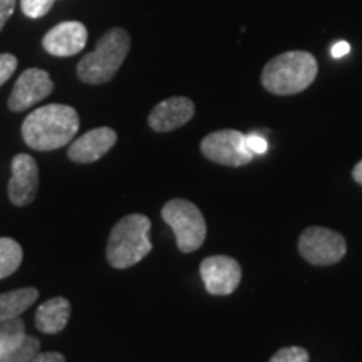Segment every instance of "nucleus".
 <instances>
[{"mask_svg": "<svg viewBox=\"0 0 362 362\" xmlns=\"http://www.w3.org/2000/svg\"><path fill=\"white\" fill-rule=\"evenodd\" d=\"M79 131V115L66 104H47L22 123V138L35 151H52L72 141Z\"/></svg>", "mask_w": 362, "mask_h": 362, "instance_id": "nucleus-1", "label": "nucleus"}, {"mask_svg": "<svg viewBox=\"0 0 362 362\" xmlns=\"http://www.w3.org/2000/svg\"><path fill=\"white\" fill-rule=\"evenodd\" d=\"M319 64L310 52L288 51L269 61L262 71V86L275 96H292L314 83Z\"/></svg>", "mask_w": 362, "mask_h": 362, "instance_id": "nucleus-2", "label": "nucleus"}, {"mask_svg": "<svg viewBox=\"0 0 362 362\" xmlns=\"http://www.w3.org/2000/svg\"><path fill=\"white\" fill-rule=\"evenodd\" d=\"M149 230L151 221L148 216L139 214L126 215L117 221L112 226L106 247L110 265L123 270L139 264L153 250Z\"/></svg>", "mask_w": 362, "mask_h": 362, "instance_id": "nucleus-3", "label": "nucleus"}, {"mask_svg": "<svg viewBox=\"0 0 362 362\" xmlns=\"http://www.w3.org/2000/svg\"><path fill=\"white\" fill-rule=\"evenodd\" d=\"M131 49V37L121 27L107 30L99 39L93 52L84 56L78 64V76L86 84H106L123 66Z\"/></svg>", "mask_w": 362, "mask_h": 362, "instance_id": "nucleus-4", "label": "nucleus"}, {"mask_svg": "<svg viewBox=\"0 0 362 362\" xmlns=\"http://www.w3.org/2000/svg\"><path fill=\"white\" fill-rule=\"evenodd\" d=\"M161 218L175 232L176 245L183 253L197 252L206 238L205 216L194 203L175 198L163 206Z\"/></svg>", "mask_w": 362, "mask_h": 362, "instance_id": "nucleus-5", "label": "nucleus"}, {"mask_svg": "<svg viewBox=\"0 0 362 362\" xmlns=\"http://www.w3.org/2000/svg\"><path fill=\"white\" fill-rule=\"evenodd\" d=\"M203 156L216 165L245 166L253 160V153L247 146V134L237 129H221L203 138L200 144Z\"/></svg>", "mask_w": 362, "mask_h": 362, "instance_id": "nucleus-6", "label": "nucleus"}, {"mask_svg": "<svg viewBox=\"0 0 362 362\" xmlns=\"http://www.w3.org/2000/svg\"><path fill=\"white\" fill-rule=\"evenodd\" d=\"M298 252L312 265H334L344 259L347 245L341 233L322 226H310L298 238Z\"/></svg>", "mask_w": 362, "mask_h": 362, "instance_id": "nucleus-7", "label": "nucleus"}, {"mask_svg": "<svg viewBox=\"0 0 362 362\" xmlns=\"http://www.w3.org/2000/svg\"><path fill=\"white\" fill-rule=\"evenodd\" d=\"M200 275L205 288L211 296H230L242 280V267L232 257H206L200 265Z\"/></svg>", "mask_w": 362, "mask_h": 362, "instance_id": "nucleus-8", "label": "nucleus"}, {"mask_svg": "<svg viewBox=\"0 0 362 362\" xmlns=\"http://www.w3.org/2000/svg\"><path fill=\"white\" fill-rule=\"evenodd\" d=\"M54 90L51 76L42 69H27L13 86L8 98V110L21 112L35 106Z\"/></svg>", "mask_w": 362, "mask_h": 362, "instance_id": "nucleus-9", "label": "nucleus"}, {"mask_svg": "<svg viewBox=\"0 0 362 362\" xmlns=\"http://www.w3.org/2000/svg\"><path fill=\"white\" fill-rule=\"evenodd\" d=\"M39 192V168L30 155H17L12 160V176L8 180V200L17 206L30 205Z\"/></svg>", "mask_w": 362, "mask_h": 362, "instance_id": "nucleus-10", "label": "nucleus"}, {"mask_svg": "<svg viewBox=\"0 0 362 362\" xmlns=\"http://www.w3.org/2000/svg\"><path fill=\"white\" fill-rule=\"evenodd\" d=\"M88 42V29L84 24L76 21L61 22L52 27L42 39V47L45 52L56 57H71L79 54Z\"/></svg>", "mask_w": 362, "mask_h": 362, "instance_id": "nucleus-11", "label": "nucleus"}, {"mask_svg": "<svg viewBox=\"0 0 362 362\" xmlns=\"http://www.w3.org/2000/svg\"><path fill=\"white\" fill-rule=\"evenodd\" d=\"M194 116V104L185 96L168 98L153 107L148 116L149 128L156 133H168L188 123Z\"/></svg>", "mask_w": 362, "mask_h": 362, "instance_id": "nucleus-12", "label": "nucleus"}, {"mask_svg": "<svg viewBox=\"0 0 362 362\" xmlns=\"http://www.w3.org/2000/svg\"><path fill=\"white\" fill-rule=\"evenodd\" d=\"M116 141L117 134L115 129L106 128V126H104V128L90 129L86 134L81 136V138L72 141L67 155H69V158L74 163L88 165V163L101 160V158L115 146Z\"/></svg>", "mask_w": 362, "mask_h": 362, "instance_id": "nucleus-13", "label": "nucleus"}, {"mask_svg": "<svg viewBox=\"0 0 362 362\" xmlns=\"http://www.w3.org/2000/svg\"><path fill=\"white\" fill-rule=\"evenodd\" d=\"M71 317V304L64 297H54L39 305L35 312V327L44 334H57L66 329Z\"/></svg>", "mask_w": 362, "mask_h": 362, "instance_id": "nucleus-14", "label": "nucleus"}, {"mask_svg": "<svg viewBox=\"0 0 362 362\" xmlns=\"http://www.w3.org/2000/svg\"><path fill=\"white\" fill-rule=\"evenodd\" d=\"M39 298V291L34 287L0 293V322L19 317Z\"/></svg>", "mask_w": 362, "mask_h": 362, "instance_id": "nucleus-15", "label": "nucleus"}, {"mask_svg": "<svg viewBox=\"0 0 362 362\" xmlns=\"http://www.w3.org/2000/svg\"><path fill=\"white\" fill-rule=\"evenodd\" d=\"M22 259H24V253L19 242L8 237L0 238V279L11 277L13 272H17Z\"/></svg>", "mask_w": 362, "mask_h": 362, "instance_id": "nucleus-16", "label": "nucleus"}, {"mask_svg": "<svg viewBox=\"0 0 362 362\" xmlns=\"http://www.w3.org/2000/svg\"><path fill=\"white\" fill-rule=\"evenodd\" d=\"M25 336V325L19 317L0 322V354L13 349Z\"/></svg>", "mask_w": 362, "mask_h": 362, "instance_id": "nucleus-17", "label": "nucleus"}, {"mask_svg": "<svg viewBox=\"0 0 362 362\" xmlns=\"http://www.w3.org/2000/svg\"><path fill=\"white\" fill-rule=\"evenodd\" d=\"M40 351L39 339L33 336H25L21 344L11 351L0 354V362H30Z\"/></svg>", "mask_w": 362, "mask_h": 362, "instance_id": "nucleus-18", "label": "nucleus"}, {"mask_svg": "<svg viewBox=\"0 0 362 362\" xmlns=\"http://www.w3.org/2000/svg\"><path fill=\"white\" fill-rule=\"evenodd\" d=\"M56 0H21L22 12L30 19H40L51 11Z\"/></svg>", "mask_w": 362, "mask_h": 362, "instance_id": "nucleus-19", "label": "nucleus"}, {"mask_svg": "<svg viewBox=\"0 0 362 362\" xmlns=\"http://www.w3.org/2000/svg\"><path fill=\"white\" fill-rule=\"evenodd\" d=\"M270 362H309V352L302 347H284L275 352Z\"/></svg>", "mask_w": 362, "mask_h": 362, "instance_id": "nucleus-20", "label": "nucleus"}, {"mask_svg": "<svg viewBox=\"0 0 362 362\" xmlns=\"http://www.w3.org/2000/svg\"><path fill=\"white\" fill-rule=\"evenodd\" d=\"M17 69V59L12 54H0V88L12 78Z\"/></svg>", "mask_w": 362, "mask_h": 362, "instance_id": "nucleus-21", "label": "nucleus"}, {"mask_svg": "<svg viewBox=\"0 0 362 362\" xmlns=\"http://www.w3.org/2000/svg\"><path fill=\"white\" fill-rule=\"evenodd\" d=\"M247 146L253 155H264L267 149H269V143H267L262 136L252 133L247 134Z\"/></svg>", "mask_w": 362, "mask_h": 362, "instance_id": "nucleus-22", "label": "nucleus"}, {"mask_svg": "<svg viewBox=\"0 0 362 362\" xmlns=\"http://www.w3.org/2000/svg\"><path fill=\"white\" fill-rule=\"evenodd\" d=\"M17 0H0V33H2L6 22L11 19L13 11H16Z\"/></svg>", "mask_w": 362, "mask_h": 362, "instance_id": "nucleus-23", "label": "nucleus"}, {"mask_svg": "<svg viewBox=\"0 0 362 362\" xmlns=\"http://www.w3.org/2000/svg\"><path fill=\"white\" fill-rule=\"evenodd\" d=\"M30 362H66V357L59 352H39Z\"/></svg>", "mask_w": 362, "mask_h": 362, "instance_id": "nucleus-24", "label": "nucleus"}, {"mask_svg": "<svg viewBox=\"0 0 362 362\" xmlns=\"http://www.w3.org/2000/svg\"><path fill=\"white\" fill-rule=\"evenodd\" d=\"M349 52H351V45H349V42H344V40H341V42H337L332 47V56L336 57V59L346 56V54H349Z\"/></svg>", "mask_w": 362, "mask_h": 362, "instance_id": "nucleus-25", "label": "nucleus"}, {"mask_svg": "<svg viewBox=\"0 0 362 362\" xmlns=\"http://www.w3.org/2000/svg\"><path fill=\"white\" fill-rule=\"evenodd\" d=\"M352 178H354L357 183L362 187V160L357 163V165L354 166V170H352Z\"/></svg>", "mask_w": 362, "mask_h": 362, "instance_id": "nucleus-26", "label": "nucleus"}]
</instances>
